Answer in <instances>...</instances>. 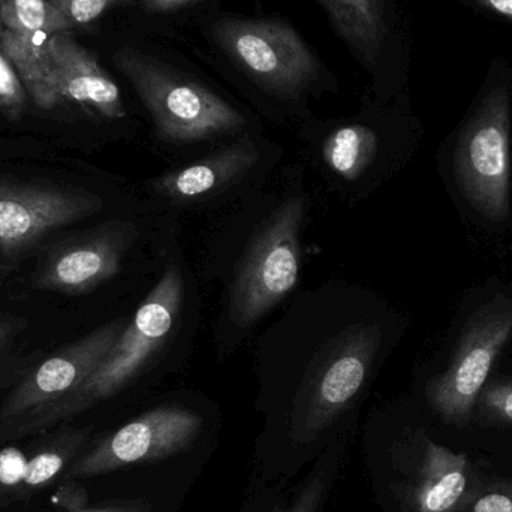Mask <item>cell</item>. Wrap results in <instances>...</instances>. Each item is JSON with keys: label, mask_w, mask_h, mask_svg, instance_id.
I'll use <instances>...</instances> for the list:
<instances>
[{"label": "cell", "mask_w": 512, "mask_h": 512, "mask_svg": "<svg viewBox=\"0 0 512 512\" xmlns=\"http://www.w3.org/2000/svg\"><path fill=\"white\" fill-rule=\"evenodd\" d=\"M26 87L8 57L0 51V111L18 122L26 110Z\"/></svg>", "instance_id": "d6986e66"}, {"label": "cell", "mask_w": 512, "mask_h": 512, "mask_svg": "<svg viewBox=\"0 0 512 512\" xmlns=\"http://www.w3.org/2000/svg\"><path fill=\"white\" fill-rule=\"evenodd\" d=\"M117 2L119 0H48L68 30L93 23Z\"/></svg>", "instance_id": "ffe728a7"}, {"label": "cell", "mask_w": 512, "mask_h": 512, "mask_svg": "<svg viewBox=\"0 0 512 512\" xmlns=\"http://www.w3.org/2000/svg\"><path fill=\"white\" fill-rule=\"evenodd\" d=\"M114 63L146 105L162 141L198 143L245 128L236 108L153 57L125 48L114 54Z\"/></svg>", "instance_id": "3957f363"}, {"label": "cell", "mask_w": 512, "mask_h": 512, "mask_svg": "<svg viewBox=\"0 0 512 512\" xmlns=\"http://www.w3.org/2000/svg\"><path fill=\"white\" fill-rule=\"evenodd\" d=\"M20 330V321L14 316L0 313V349L9 342L12 336Z\"/></svg>", "instance_id": "4316f807"}, {"label": "cell", "mask_w": 512, "mask_h": 512, "mask_svg": "<svg viewBox=\"0 0 512 512\" xmlns=\"http://www.w3.org/2000/svg\"><path fill=\"white\" fill-rule=\"evenodd\" d=\"M378 150V135L363 125L343 126L328 135L322 156L331 171L352 182L364 173Z\"/></svg>", "instance_id": "ac0fdd59"}, {"label": "cell", "mask_w": 512, "mask_h": 512, "mask_svg": "<svg viewBox=\"0 0 512 512\" xmlns=\"http://www.w3.org/2000/svg\"><path fill=\"white\" fill-rule=\"evenodd\" d=\"M101 204L89 192L0 179V254L18 258L53 231L98 212Z\"/></svg>", "instance_id": "9c48e42d"}, {"label": "cell", "mask_w": 512, "mask_h": 512, "mask_svg": "<svg viewBox=\"0 0 512 512\" xmlns=\"http://www.w3.org/2000/svg\"><path fill=\"white\" fill-rule=\"evenodd\" d=\"M131 237L128 225H108L63 243L41 265L33 286L65 295L87 294L119 273Z\"/></svg>", "instance_id": "4fadbf2b"}, {"label": "cell", "mask_w": 512, "mask_h": 512, "mask_svg": "<svg viewBox=\"0 0 512 512\" xmlns=\"http://www.w3.org/2000/svg\"><path fill=\"white\" fill-rule=\"evenodd\" d=\"M471 474L466 454L427 442L423 462L409 489L411 512H456L468 498Z\"/></svg>", "instance_id": "9a60e30c"}, {"label": "cell", "mask_w": 512, "mask_h": 512, "mask_svg": "<svg viewBox=\"0 0 512 512\" xmlns=\"http://www.w3.org/2000/svg\"><path fill=\"white\" fill-rule=\"evenodd\" d=\"M481 417L489 423H512V384L493 385L480 400Z\"/></svg>", "instance_id": "44dd1931"}, {"label": "cell", "mask_w": 512, "mask_h": 512, "mask_svg": "<svg viewBox=\"0 0 512 512\" xmlns=\"http://www.w3.org/2000/svg\"><path fill=\"white\" fill-rule=\"evenodd\" d=\"M203 418L182 406H158L86 448L71 468L69 480H89L120 469L162 462L194 447Z\"/></svg>", "instance_id": "5b68a950"}, {"label": "cell", "mask_w": 512, "mask_h": 512, "mask_svg": "<svg viewBox=\"0 0 512 512\" xmlns=\"http://www.w3.org/2000/svg\"><path fill=\"white\" fill-rule=\"evenodd\" d=\"M195 0H141L144 9L152 14H165V12L177 11L182 6L189 5Z\"/></svg>", "instance_id": "484cf974"}, {"label": "cell", "mask_w": 512, "mask_h": 512, "mask_svg": "<svg viewBox=\"0 0 512 512\" xmlns=\"http://www.w3.org/2000/svg\"><path fill=\"white\" fill-rule=\"evenodd\" d=\"M182 298V276L170 265L98 369L65 399L14 430L8 442L50 432L125 390L167 342L179 318Z\"/></svg>", "instance_id": "6da1fadb"}, {"label": "cell", "mask_w": 512, "mask_h": 512, "mask_svg": "<svg viewBox=\"0 0 512 512\" xmlns=\"http://www.w3.org/2000/svg\"><path fill=\"white\" fill-rule=\"evenodd\" d=\"M304 212L303 198H289L252 240L231 295V318L240 327L255 324L297 285Z\"/></svg>", "instance_id": "277c9868"}, {"label": "cell", "mask_w": 512, "mask_h": 512, "mask_svg": "<svg viewBox=\"0 0 512 512\" xmlns=\"http://www.w3.org/2000/svg\"><path fill=\"white\" fill-rule=\"evenodd\" d=\"M258 149L251 141L224 147L204 159L155 179L156 194L173 201L206 197L251 170L258 162Z\"/></svg>", "instance_id": "2e32d148"}, {"label": "cell", "mask_w": 512, "mask_h": 512, "mask_svg": "<svg viewBox=\"0 0 512 512\" xmlns=\"http://www.w3.org/2000/svg\"><path fill=\"white\" fill-rule=\"evenodd\" d=\"M378 342L376 331L369 328L349 334L310 387L306 408L295 424V441L315 438L351 405L366 382Z\"/></svg>", "instance_id": "7c38bea8"}, {"label": "cell", "mask_w": 512, "mask_h": 512, "mask_svg": "<svg viewBox=\"0 0 512 512\" xmlns=\"http://www.w3.org/2000/svg\"><path fill=\"white\" fill-rule=\"evenodd\" d=\"M66 29L48 0H0V48L39 108L62 104L50 72V41Z\"/></svg>", "instance_id": "30bf717a"}, {"label": "cell", "mask_w": 512, "mask_h": 512, "mask_svg": "<svg viewBox=\"0 0 512 512\" xmlns=\"http://www.w3.org/2000/svg\"><path fill=\"white\" fill-rule=\"evenodd\" d=\"M327 492V478L321 472H315L304 484L303 489L286 505H277L270 512H319Z\"/></svg>", "instance_id": "7402d4cb"}, {"label": "cell", "mask_w": 512, "mask_h": 512, "mask_svg": "<svg viewBox=\"0 0 512 512\" xmlns=\"http://www.w3.org/2000/svg\"><path fill=\"white\" fill-rule=\"evenodd\" d=\"M92 427H54L36 435L24 447L11 445L0 450V510L18 502H29L57 478L89 445Z\"/></svg>", "instance_id": "8fae6325"}, {"label": "cell", "mask_w": 512, "mask_h": 512, "mask_svg": "<svg viewBox=\"0 0 512 512\" xmlns=\"http://www.w3.org/2000/svg\"><path fill=\"white\" fill-rule=\"evenodd\" d=\"M511 110L512 71L496 59L457 149L463 194L490 221H502L510 210Z\"/></svg>", "instance_id": "7a4b0ae2"}, {"label": "cell", "mask_w": 512, "mask_h": 512, "mask_svg": "<svg viewBox=\"0 0 512 512\" xmlns=\"http://www.w3.org/2000/svg\"><path fill=\"white\" fill-rule=\"evenodd\" d=\"M512 334V301L498 297L469 322L447 372L427 385V399L448 423L465 424Z\"/></svg>", "instance_id": "ba28073f"}, {"label": "cell", "mask_w": 512, "mask_h": 512, "mask_svg": "<svg viewBox=\"0 0 512 512\" xmlns=\"http://www.w3.org/2000/svg\"><path fill=\"white\" fill-rule=\"evenodd\" d=\"M123 319L108 322L69 343L33 369L0 406V442L18 427L77 390L107 357L122 334Z\"/></svg>", "instance_id": "52a82bcc"}, {"label": "cell", "mask_w": 512, "mask_h": 512, "mask_svg": "<svg viewBox=\"0 0 512 512\" xmlns=\"http://www.w3.org/2000/svg\"><path fill=\"white\" fill-rule=\"evenodd\" d=\"M153 505L147 499H114L93 507H81L69 512H152Z\"/></svg>", "instance_id": "cb8c5ba5"}, {"label": "cell", "mask_w": 512, "mask_h": 512, "mask_svg": "<svg viewBox=\"0 0 512 512\" xmlns=\"http://www.w3.org/2000/svg\"><path fill=\"white\" fill-rule=\"evenodd\" d=\"M465 2L512 23V0H465Z\"/></svg>", "instance_id": "d4e9b609"}, {"label": "cell", "mask_w": 512, "mask_h": 512, "mask_svg": "<svg viewBox=\"0 0 512 512\" xmlns=\"http://www.w3.org/2000/svg\"><path fill=\"white\" fill-rule=\"evenodd\" d=\"M11 270V265L5 264V262H0V282H2V279H5V277L11 273Z\"/></svg>", "instance_id": "83f0119b"}, {"label": "cell", "mask_w": 512, "mask_h": 512, "mask_svg": "<svg viewBox=\"0 0 512 512\" xmlns=\"http://www.w3.org/2000/svg\"><path fill=\"white\" fill-rule=\"evenodd\" d=\"M50 72L62 102H74L107 120L126 116L116 81L87 48L72 38L69 30H62L51 38Z\"/></svg>", "instance_id": "5bb4252c"}, {"label": "cell", "mask_w": 512, "mask_h": 512, "mask_svg": "<svg viewBox=\"0 0 512 512\" xmlns=\"http://www.w3.org/2000/svg\"><path fill=\"white\" fill-rule=\"evenodd\" d=\"M215 38L270 92L292 96L318 77V59L283 21L222 20L215 26Z\"/></svg>", "instance_id": "8992f818"}, {"label": "cell", "mask_w": 512, "mask_h": 512, "mask_svg": "<svg viewBox=\"0 0 512 512\" xmlns=\"http://www.w3.org/2000/svg\"><path fill=\"white\" fill-rule=\"evenodd\" d=\"M340 36L366 65H376L388 35L384 0H319Z\"/></svg>", "instance_id": "e0dca14e"}, {"label": "cell", "mask_w": 512, "mask_h": 512, "mask_svg": "<svg viewBox=\"0 0 512 512\" xmlns=\"http://www.w3.org/2000/svg\"><path fill=\"white\" fill-rule=\"evenodd\" d=\"M471 512H512V486L492 487L474 499Z\"/></svg>", "instance_id": "603a6c76"}]
</instances>
